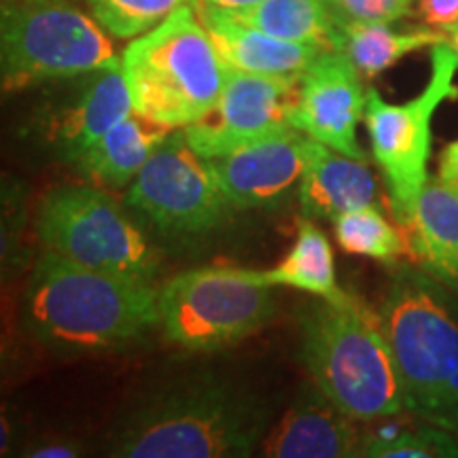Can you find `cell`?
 <instances>
[{"instance_id": "2e32d148", "label": "cell", "mask_w": 458, "mask_h": 458, "mask_svg": "<svg viewBox=\"0 0 458 458\" xmlns=\"http://www.w3.org/2000/svg\"><path fill=\"white\" fill-rule=\"evenodd\" d=\"M297 196L303 216L335 221L348 210L376 206L377 182L368 159L344 156L308 136Z\"/></svg>"}, {"instance_id": "6da1fadb", "label": "cell", "mask_w": 458, "mask_h": 458, "mask_svg": "<svg viewBox=\"0 0 458 458\" xmlns=\"http://www.w3.org/2000/svg\"><path fill=\"white\" fill-rule=\"evenodd\" d=\"M24 318L30 334L55 351H114L159 325V291L147 280L96 272L43 250L26 286Z\"/></svg>"}, {"instance_id": "5bb4252c", "label": "cell", "mask_w": 458, "mask_h": 458, "mask_svg": "<svg viewBox=\"0 0 458 458\" xmlns=\"http://www.w3.org/2000/svg\"><path fill=\"white\" fill-rule=\"evenodd\" d=\"M134 113L122 66L89 72L77 94L38 113L34 131L49 151L77 164L108 130Z\"/></svg>"}, {"instance_id": "d6986e66", "label": "cell", "mask_w": 458, "mask_h": 458, "mask_svg": "<svg viewBox=\"0 0 458 458\" xmlns=\"http://www.w3.org/2000/svg\"><path fill=\"white\" fill-rule=\"evenodd\" d=\"M170 131V128L131 113L108 130L74 165L94 185L122 189L139 176Z\"/></svg>"}, {"instance_id": "4fadbf2b", "label": "cell", "mask_w": 458, "mask_h": 458, "mask_svg": "<svg viewBox=\"0 0 458 458\" xmlns=\"http://www.w3.org/2000/svg\"><path fill=\"white\" fill-rule=\"evenodd\" d=\"M308 136L295 128L250 142L219 157H208L210 172L233 210L278 204L300 185Z\"/></svg>"}, {"instance_id": "f546056e", "label": "cell", "mask_w": 458, "mask_h": 458, "mask_svg": "<svg viewBox=\"0 0 458 458\" xmlns=\"http://www.w3.org/2000/svg\"><path fill=\"white\" fill-rule=\"evenodd\" d=\"M259 3H263V0H196V4H210V7L225 9V11L250 9Z\"/></svg>"}, {"instance_id": "8fae6325", "label": "cell", "mask_w": 458, "mask_h": 458, "mask_svg": "<svg viewBox=\"0 0 458 458\" xmlns=\"http://www.w3.org/2000/svg\"><path fill=\"white\" fill-rule=\"evenodd\" d=\"M300 98V77L244 72L227 66L216 105L187 125L185 136L202 157H219L250 142L293 128L291 113Z\"/></svg>"}, {"instance_id": "7c38bea8", "label": "cell", "mask_w": 458, "mask_h": 458, "mask_svg": "<svg viewBox=\"0 0 458 458\" xmlns=\"http://www.w3.org/2000/svg\"><path fill=\"white\" fill-rule=\"evenodd\" d=\"M368 89L352 60L340 49L320 51L300 77V98L291 125L344 156L368 159L357 139Z\"/></svg>"}, {"instance_id": "4316f807", "label": "cell", "mask_w": 458, "mask_h": 458, "mask_svg": "<svg viewBox=\"0 0 458 458\" xmlns=\"http://www.w3.org/2000/svg\"><path fill=\"white\" fill-rule=\"evenodd\" d=\"M418 15L427 26L450 30L458 26V0H418Z\"/></svg>"}, {"instance_id": "f1b7e54d", "label": "cell", "mask_w": 458, "mask_h": 458, "mask_svg": "<svg viewBox=\"0 0 458 458\" xmlns=\"http://www.w3.org/2000/svg\"><path fill=\"white\" fill-rule=\"evenodd\" d=\"M81 454V445L72 442H43L26 452L32 458H74Z\"/></svg>"}, {"instance_id": "8992f818", "label": "cell", "mask_w": 458, "mask_h": 458, "mask_svg": "<svg viewBox=\"0 0 458 458\" xmlns=\"http://www.w3.org/2000/svg\"><path fill=\"white\" fill-rule=\"evenodd\" d=\"M122 66L108 32L74 0H3L0 81L20 91Z\"/></svg>"}, {"instance_id": "e0dca14e", "label": "cell", "mask_w": 458, "mask_h": 458, "mask_svg": "<svg viewBox=\"0 0 458 458\" xmlns=\"http://www.w3.org/2000/svg\"><path fill=\"white\" fill-rule=\"evenodd\" d=\"M216 51L227 66L244 72L272 74V77H301V72L317 60L320 47L291 43L272 34L233 20L223 9L210 4H193Z\"/></svg>"}, {"instance_id": "7a4b0ae2", "label": "cell", "mask_w": 458, "mask_h": 458, "mask_svg": "<svg viewBox=\"0 0 458 458\" xmlns=\"http://www.w3.org/2000/svg\"><path fill=\"white\" fill-rule=\"evenodd\" d=\"M300 357L314 386L354 420L408 411L382 314L359 297L314 303L301 325Z\"/></svg>"}, {"instance_id": "30bf717a", "label": "cell", "mask_w": 458, "mask_h": 458, "mask_svg": "<svg viewBox=\"0 0 458 458\" xmlns=\"http://www.w3.org/2000/svg\"><path fill=\"white\" fill-rule=\"evenodd\" d=\"M125 202L170 236L210 232L233 210L182 128L172 130L157 147L131 181Z\"/></svg>"}, {"instance_id": "44dd1931", "label": "cell", "mask_w": 458, "mask_h": 458, "mask_svg": "<svg viewBox=\"0 0 458 458\" xmlns=\"http://www.w3.org/2000/svg\"><path fill=\"white\" fill-rule=\"evenodd\" d=\"M337 30H340L337 49L351 57L363 79L377 77L397 64L401 57L418 49L435 47L448 41V34L437 28L393 30L391 24H377V21H337Z\"/></svg>"}, {"instance_id": "4dcf8cb0", "label": "cell", "mask_w": 458, "mask_h": 458, "mask_svg": "<svg viewBox=\"0 0 458 458\" xmlns=\"http://www.w3.org/2000/svg\"><path fill=\"white\" fill-rule=\"evenodd\" d=\"M445 34H448V43L454 47V51L458 54V26L450 28V30H445Z\"/></svg>"}, {"instance_id": "277c9868", "label": "cell", "mask_w": 458, "mask_h": 458, "mask_svg": "<svg viewBox=\"0 0 458 458\" xmlns=\"http://www.w3.org/2000/svg\"><path fill=\"white\" fill-rule=\"evenodd\" d=\"M380 314L403 380L405 410L458 437V301L425 270L403 266Z\"/></svg>"}, {"instance_id": "7402d4cb", "label": "cell", "mask_w": 458, "mask_h": 458, "mask_svg": "<svg viewBox=\"0 0 458 458\" xmlns=\"http://www.w3.org/2000/svg\"><path fill=\"white\" fill-rule=\"evenodd\" d=\"M250 274L267 286H291L323 300H337L346 293L337 284L334 249L308 216L300 221L297 238L284 259L270 270H250Z\"/></svg>"}, {"instance_id": "5b68a950", "label": "cell", "mask_w": 458, "mask_h": 458, "mask_svg": "<svg viewBox=\"0 0 458 458\" xmlns=\"http://www.w3.org/2000/svg\"><path fill=\"white\" fill-rule=\"evenodd\" d=\"M122 72L134 113L179 130L196 123L216 105L227 64L193 4H185L162 24L131 38L123 49Z\"/></svg>"}, {"instance_id": "52a82bcc", "label": "cell", "mask_w": 458, "mask_h": 458, "mask_svg": "<svg viewBox=\"0 0 458 458\" xmlns=\"http://www.w3.org/2000/svg\"><path fill=\"white\" fill-rule=\"evenodd\" d=\"M34 229L43 250L89 270L153 283L162 266L156 244L98 185L49 189Z\"/></svg>"}, {"instance_id": "ffe728a7", "label": "cell", "mask_w": 458, "mask_h": 458, "mask_svg": "<svg viewBox=\"0 0 458 458\" xmlns=\"http://www.w3.org/2000/svg\"><path fill=\"white\" fill-rule=\"evenodd\" d=\"M225 13L284 41L320 49L340 47V30L329 0H263L250 9Z\"/></svg>"}, {"instance_id": "3957f363", "label": "cell", "mask_w": 458, "mask_h": 458, "mask_svg": "<svg viewBox=\"0 0 458 458\" xmlns=\"http://www.w3.org/2000/svg\"><path fill=\"white\" fill-rule=\"evenodd\" d=\"M267 428V410L238 388L196 377L165 388L125 418L108 454L122 458L250 456Z\"/></svg>"}, {"instance_id": "83f0119b", "label": "cell", "mask_w": 458, "mask_h": 458, "mask_svg": "<svg viewBox=\"0 0 458 458\" xmlns=\"http://www.w3.org/2000/svg\"><path fill=\"white\" fill-rule=\"evenodd\" d=\"M437 179L458 193V140H452L439 153Z\"/></svg>"}, {"instance_id": "ac0fdd59", "label": "cell", "mask_w": 458, "mask_h": 458, "mask_svg": "<svg viewBox=\"0 0 458 458\" xmlns=\"http://www.w3.org/2000/svg\"><path fill=\"white\" fill-rule=\"evenodd\" d=\"M408 257L458 293V193L428 176L410 225L401 227Z\"/></svg>"}, {"instance_id": "d4e9b609", "label": "cell", "mask_w": 458, "mask_h": 458, "mask_svg": "<svg viewBox=\"0 0 458 458\" xmlns=\"http://www.w3.org/2000/svg\"><path fill=\"white\" fill-rule=\"evenodd\" d=\"M89 13L114 38H136L196 0H85Z\"/></svg>"}, {"instance_id": "9a60e30c", "label": "cell", "mask_w": 458, "mask_h": 458, "mask_svg": "<svg viewBox=\"0 0 458 458\" xmlns=\"http://www.w3.org/2000/svg\"><path fill=\"white\" fill-rule=\"evenodd\" d=\"M354 422L314 386L266 433L261 452L270 458L360 456L363 435Z\"/></svg>"}, {"instance_id": "ba28073f", "label": "cell", "mask_w": 458, "mask_h": 458, "mask_svg": "<svg viewBox=\"0 0 458 458\" xmlns=\"http://www.w3.org/2000/svg\"><path fill=\"white\" fill-rule=\"evenodd\" d=\"M458 54L445 41L431 47V77L408 102L391 105L374 88L368 89L365 123L371 156L385 176L394 221L410 225L418 198L428 181L433 117L448 100L458 98Z\"/></svg>"}, {"instance_id": "cb8c5ba5", "label": "cell", "mask_w": 458, "mask_h": 458, "mask_svg": "<svg viewBox=\"0 0 458 458\" xmlns=\"http://www.w3.org/2000/svg\"><path fill=\"white\" fill-rule=\"evenodd\" d=\"M360 456L371 458H458V437L422 420L420 427H386L365 435Z\"/></svg>"}, {"instance_id": "603a6c76", "label": "cell", "mask_w": 458, "mask_h": 458, "mask_svg": "<svg viewBox=\"0 0 458 458\" xmlns=\"http://www.w3.org/2000/svg\"><path fill=\"white\" fill-rule=\"evenodd\" d=\"M335 240L342 250L352 255L371 257V259L393 263L399 257L408 255V242L403 232H399L380 208L363 206V208L348 210L334 221Z\"/></svg>"}, {"instance_id": "9c48e42d", "label": "cell", "mask_w": 458, "mask_h": 458, "mask_svg": "<svg viewBox=\"0 0 458 458\" xmlns=\"http://www.w3.org/2000/svg\"><path fill=\"white\" fill-rule=\"evenodd\" d=\"M272 289L244 267L182 272L159 289V325L181 348L219 351L253 335L272 318Z\"/></svg>"}, {"instance_id": "484cf974", "label": "cell", "mask_w": 458, "mask_h": 458, "mask_svg": "<svg viewBox=\"0 0 458 458\" xmlns=\"http://www.w3.org/2000/svg\"><path fill=\"white\" fill-rule=\"evenodd\" d=\"M418 0H329L337 21H377L394 24L414 15Z\"/></svg>"}]
</instances>
